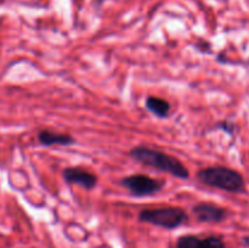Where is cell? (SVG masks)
Masks as SVG:
<instances>
[{
    "instance_id": "52a82bcc",
    "label": "cell",
    "mask_w": 249,
    "mask_h": 248,
    "mask_svg": "<svg viewBox=\"0 0 249 248\" xmlns=\"http://www.w3.org/2000/svg\"><path fill=\"white\" fill-rule=\"evenodd\" d=\"M175 248H226L223 237L216 235L199 237L196 235H182L175 243Z\"/></svg>"
},
{
    "instance_id": "ba28073f",
    "label": "cell",
    "mask_w": 249,
    "mask_h": 248,
    "mask_svg": "<svg viewBox=\"0 0 249 248\" xmlns=\"http://www.w3.org/2000/svg\"><path fill=\"white\" fill-rule=\"evenodd\" d=\"M38 141L43 146H71L75 143V139L70 134L53 133L50 130L39 131Z\"/></svg>"
},
{
    "instance_id": "3957f363",
    "label": "cell",
    "mask_w": 249,
    "mask_h": 248,
    "mask_svg": "<svg viewBox=\"0 0 249 248\" xmlns=\"http://www.w3.org/2000/svg\"><path fill=\"white\" fill-rule=\"evenodd\" d=\"M139 220L165 230H174L189 221V214L180 207H160L142 209L139 213Z\"/></svg>"
},
{
    "instance_id": "7a4b0ae2",
    "label": "cell",
    "mask_w": 249,
    "mask_h": 248,
    "mask_svg": "<svg viewBox=\"0 0 249 248\" xmlns=\"http://www.w3.org/2000/svg\"><path fill=\"white\" fill-rule=\"evenodd\" d=\"M197 179L207 186L233 192V194H240L245 191L246 187L242 175L237 170L224 167V165L203 168L197 173Z\"/></svg>"
},
{
    "instance_id": "9c48e42d",
    "label": "cell",
    "mask_w": 249,
    "mask_h": 248,
    "mask_svg": "<svg viewBox=\"0 0 249 248\" xmlns=\"http://www.w3.org/2000/svg\"><path fill=\"white\" fill-rule=\"evenodd\" d=\"M145 106L147 111L151 112L157 118H167L170 113V104L162 97L147 96Z\"/></svg>"
},
{
    "instance_id": "6da1fadb",
    "label": "cell",
    "mask_w": 249,
    "mask_h": 248,
    "mask_svg": "<svg viewBox=\"0 0 249 248\" xmlns=\"http://www.w3.org/2000/svg\"><path fill=\"white\" fill-rule=\"evenodd\" d=\"M129 156L141 164L147 165L162 173H167L178 179L186 180L190 177V170L181 160L156 148L139 145L131 148Z\"/></svg>"
},
{
    "instance_id": "8992f818",
    "label": "cell",
    "mask_w": 249,
    "mask_h": 248,
    "mask_svg": "<svg viewBox=\"0 0 249 248\" xmlns=\"http://www.w3.org/2000/svg\"><path fill=\"white\" fill-rule=\"evenodd\" d=\"M62 177L67 184L77 185L87 191H91L97 185L96 175L79 167L65 168L62 172Z\"/></svg>"
},
{
    "instance_id": "5b68a950",
    "label": "cell",
    "mask_w": 249,
    "mask_h": 248,
    "mask_svg": "<svg viewBox=\"0 0 249 248\" xmlns=\"http://www.w3.org/2000/svg\"><path fill=\"white\" fill-rule=\"evenodd\" d=\"M192 213L197 221L204 224H219L228 218V211L212 202H198L192 207Z\"/></svg>"
},
{
    "instance_id": "277c9868",
    "label": "cell",
    "mask_w": 249,
    "mask_h": 248,
    "mask_svg": "<svg viewBox=\"0 0 249 248\" xmlns=\"http://www.w3.org/2000/svg\"><path fill=\"white\" fill-rule=\"evenodd\" d=\"M121 185L135 197L155 196L163 190L165 182L145 174H133L122 177Z\"/></svg>"
}]
</instances>
